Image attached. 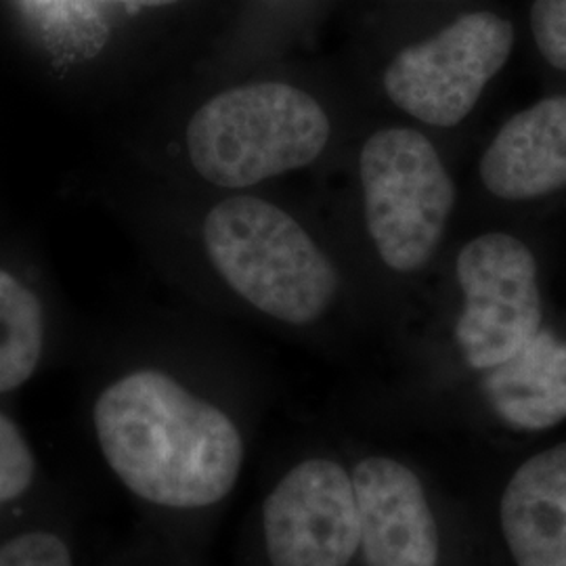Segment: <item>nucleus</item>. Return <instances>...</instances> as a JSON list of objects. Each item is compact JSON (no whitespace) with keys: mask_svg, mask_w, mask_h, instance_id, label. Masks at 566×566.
<instances>
[{"mask_svg":"<svg viewBox=\"0 0 566 566\" xmlns=\"http://www.w3.org/2000/svg\"><path fill=\"white\" fill-rule=\"evenodd\" d=\"M103 462L124 491L168 516H203L240 485V424L163 369L124 374L93 405Z\"/></svg>","mask_w":566,"mask_h":566,"instance_id":"f257e3e1","label":"nucleus"},{"mask_svg":"<svg viewBox=\"0 0 566 566\" xmlns=\"http://www.w3.org/2000/svg\"><path fill=\"white\" fill-rule=\"evenodd\" d=\"M208 256L235 294L290 325L317 322L336 298L338 275L285 210L252 196L214 206L203 224Z\"/></svg>","mask_w":566,"mask_h":566,"instance_id":"f03ea898","label":"nucleus"},{"mask_svg":"<svg viewBox=\"0 0 566 566\" xmlns=\"http://www.w3.org/2000/svg\"><path fill=\"white\" fill-rule=\"evenodd\" d=\"M329 135L315 97L283 82H254L202 105L189 122L187 147L206 181L243 189L315 163Z\"/></svg>","mask_w":566,"mask_h":566,"instance_id":"7ed1b4c3","label":"nucleus"},{"mask_svg":"<svg viewBox=\"0 0 566 566\" xmlns=\"http://www.w3.org/2000/svg\"><path fill=\"white\" fill-rule=\"evenodd\" d=\"M365 223L386 266L416 273L446 238L455 185L437 147L407 126L376 130L361 149Z\"/></svg>","mask_w":566,"mask_h":566,"instance_id":"20e7f679","label":"nucleus"},{"mask_svg":"<svg viewBox=\"0 0 566 566\" xmlns=\"http://www.w3.org/2000/svg\"><path fill=\"white\" fill-rule=\"evenodd\" d=\"M512 49V21L493 11L464 13L390 60L382 76L386 95L422 124L453 128L472 114Z\"/></svg>","mask_w":566,"mask_h":566,"instance_id":"39448f33","label":"nucleus"},{"mask_svg":"<svg viewBox=\"0 0 566 566\" xmlns=\"http://www.w3.org/2000/svg\"><path fill=\"white\" fill-rule=\"evenodd\" d=\"M455 277L464 306L455 338L472 369H493L544 324L539 271L531 248L506 231H486L460 248Z\"/></svg>","mask_w":566,"mask_h":566,"instance_id":"423d86ee","label":"nucleus"},{"mask_svg":"<svg viewBox=\"0 0 566 566\" xmlns=\"http://www.w3.org/2000/svg\"><path fill=\"white\" fill-rule=\"evenodd\" d=\"M266 566H348L359 554V510L350 470L313 455L290 465L259 512Z\"/></svg>","mask_w":566,"mask_h":566,"instance_id":"0eeeda50","label":"nucleus"},{"mask_svg":"<svg viewBox=\"0 0 566 566\" xmlns=\"http://www.w3.org/2000/svg\"><path fill=\"white\" fill-rule=\"evenodd\" d=\"M350 476L364 566H439V528L420 476L388 455H367Z\"/></svg>","mask_w":566,"mask_h":566,"instance_id":"6e6552de","label":"nucleus"},{"mask_svg":"<svg viewBox=\"0 0 566 566\" xmlns=\"http://www.w3.org/2000/svg\"><path fill=\"white\" fill-rule=\"evenodd\" d=\"M486 193L507 203L546 200L566 189V93L549 95L502 124L479 160Z\"/></svg>","mask_w":566,"mask_h":566,"instance_id":"1a4fd4ad","label":"nucleus"},{"mask_svg":"<svg viewBox=\"0 0 566 566\" xmlns=\"http://www.w3.org/2000/svg\"><path fill=\"white\" fill-rule=\"evenodd\" d=\"M500 518L516 566H566V446L533 455L514 472Z\"/></svg>","mask_w":566,"mask_h":566,"instance_id":"9d476101","label":"nucleus"},{"mask_svg":"<svg viewBox=\"0 0 566 566\" xmlns=\"http://www.w3.org/2000/svg\"><path fill=\"white\" fill-rule=\"evenodd\" d=\"M486 399L521 430H546L566 420V340L539 329L507 361L486 369Z\"/></svg>","mask_w":566,"mask_h":566,"instance_id":"9b49d317","label":"nucleus"},{"mask_svg":"<svg viewBox=\"0 0 566 566\" xmlns=\"http://www.w3.org/2000/svg\"><path fill=\"white\" fill-rule=\"evenodd\" d=\"M42 304L32 290L0 269V395L25 385L41 364Z\"/></svg>","mask_w":566,"mask_h":566,"instance_id":"f8f14e48","label":"nucleus"},{"mask_svg":"<svg viewBox=\"0 0 566 566\" xmlns=\"http://www.w3.org/2000/svg\"><path fill=\"white\" fill-rule=\"evenodd\" d=\"M36 476V458L20 426L0 413V502L9 504L28 493Z\"/></svg>","mask_w":566,"mask_h":566,"instance_id":"ddd939ff","label":"nucleus"},{"mask_svg":"<svg viewBox=\"0 0 566 566\" xmlns=\"http://www.w3.org/2000/svg\"><path fill=\"white\" fill-rule=\"evenodd\" d=\"M0 566H76V556L60 533L36 528L0 544Z\"/></svg>","mask_w":566,"mask_h":566,"instance_id":"4468645a","label":"nucleus"},{"mask_svg":"<svg viewBox=\"0 0 566 566\" xmlns=\"http://www.w3.org/2000/svg\"><path fill=\"white\" fill-rule=\"evenodd\" d=\"M531 32L539 55L566 72V0H533Z\"/></svg>","mask_w":566,"mask_h":566,"instance_id":"2eb2a0df","label":"nucleus"},{"mask_svg":"<svg viewBox=\"0 0 566 566\" xmlns=\"http://www.w3.org/2000/svg\"><path fill=\"white\" fill-rule=\"evenodd\" d=\"M97 2H114V4H126V7H164L179 0H97Z\"/></svg>","mask_w":566,"mask_h":566,"instance_id":"dca6fc26","label":"nucleus"},{"mask_svg":"<svg viewBox=\"0 0 566 566\" xmlns=\"http://www.w3.org/2000/svg\"><path fill=\"white\" fill-rule=\"evenodd\" d=\"M4 506V504H2V502H0V507Z\"/></svg>","mask_w":566,"mask_h":566,"instance_id":"f3484780","label":"nucleus"}]
</instances>
